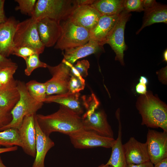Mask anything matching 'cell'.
<instances>
[{
	"instance_id": "obj_1",
	"label": "cell",
	"mask_w": 167,
	"mask_h": 167,
	"mask_svg": "<svg viewBox=\"0 0 167 167\" xmlns=\"http://www.w3.org/2000/svg\"><path fill=\"white\" fill-rule=\"evenodd\" d=\"M35 118L42 131L48 136L53 132L69 135L84 129L81 117L61 105L53 113L45 115L36 114Z\"/></svg>"
},
{
	"instance_id": "obj_2",
	"label": "cell",
	"mask_w": 167,
	"mask_h": 167,
	"mask_svg": "<svg viewBox=\"0 0 167 167\" xmlns=\"http://www.w3.org/2000/svg\"><path fill=\"white\" fill-rule=\"evenodd\" d=\"M136 107L142 117V125L167 132V105L157 96L147 91L138 98Z\"/></svg>"
},
{
	"instance_id": "obj_3",
	"label": "cell",
	"mask_w": 167,
	"mask_h": 167,
	"mask_svg": "<svg viewBox=\"0 0 167 167\" xmlns=\"http://www.w3.org/2000/svg\"><path fill=\"white\" fill-rule=\"evenodd\" d=\"M83 105L86 109L81 117L84 129L101 135L114 138L113 131L109 123L105 112L98 109L100 102L93 93L88 97L84 96Z\"/></svg>"
},
{
	"instance_id": "obj_4",
	"label": "cell",
	"mask_w": 167,
	"mask_h": 167,
	"mask_svg": "<svg viewBox=\"0 0 167 167\" xmlns=\"http://www.w3.org/2000/svg\"><path fill=\"white\" fill-rule=\"evenodd\" d=\"M17 88L19 93V98L10 112L11 121L1 128L0 131L11 128L18 130L24 117L28 115L36 114L43 105V103L36 101L30 95L24 82L17 81Z\"/></svg>"
},
{
	"instance_id": "obj_5",
	"label": "cell",
	"mask_w": 167,
	"mask_h": 167,
	"mask_svg": "<svg viewBox=\"0 0 167 167\" xmlns=\"http://www.w3.org/2000/svg\"><path fill=\"white\" fill-rule=\"evenodd\" d=\"M78 6L76 0H38L31 17L36 20L47 17L60 22Z\"/></svg>"
},
{
	"instance_id": "obj_6",
	"label": "cell",
	"mask_w": 167,
	"mask_h": 167,
	"mask_svg": "<svg viewBox=\"0 0 167 167\" xmlns=\"http://www.w3.org/2000/svg\"><path fill=\"white\" fill-rule=\"evenodd\" d=\"M60 36L54 45L57 49L65 50L79 46L89 40V31L75 24L69 18L62 21Z\"/></svg>"
},
{
	"instance_id": "obj_7",
	"label": "cell",
	"mask_w": 167,
	"mask_h": 167,
	"mask_svg": "<svg viewBox=\"0 0 167 167\" xmlns=\"http://www.w3.org/2000/svg\"><path fill=\"white\" fill-rule=\"evenodd\" d=\"M15 47L27 46L35 49L40 54L45 47L41 42L37 29V20L31 17L17 25L14 38Z\"/></svg>"
},
{
	"instance_id": "obj_8",
	"label": "cell",
	"mask_w": 167,
	"mask_h": 167,
	"mask_svg": "<svg viewBox=\"0 0 167 167\" xmlns=\"http://www.w3.org/2000/svg\"><path fill=\"white\" fill-rule=\"evenodd\" d=\"M131 15L130 12L124 10L120 14L104 43L109 45L115 54V60L119 61L122 66L124 65V52L127 49L124 40V30Z\"/></svg>"
},
{
	"instance_id": "obj_9",
	"label": "cell",
	"mask_w": 167,
	"mask_h": 167,
	"mask_svg": "<svg viewBox=\"0 0 167 167\" xmlns=\"http://www.w3.org/2000/svg\"><path fill=\"white\" fill-rule=\"evenodd\" d=\"M47 68L52 75L51 78L45 82L47 96L68 92L70 77L69 67L62 62L56 66L48 65Z\"/></svg>"
},
{
	"instance_id": "obj_10",
	"label": "cell",
	"mask_w": 167,
	"mask_h": 167,
	"mask_svg": "<svg viewBox=\"0 0 167 167\" xmlns=\"http://www.w3.org/2000/svg\"><path fill=\"white\" fill-rule=\"evenodd\" d=\"M76 148L85 149L96 147L111 148L115 139L101 135L94 132L82 130L69 135Z\"/></svg>"
},
{
	"instance_id": "obj_11",
	"label": "cell",
	"mask_w": 167,
	"mask_h": 167,
	"mask_svg": "<svg viewBox=\"0 0 167 167\" xmlns=\"http://www.w3.org/2000/svg\"><path fill=\"white\" fill-rule=\"evenodd\" d=\"M146 143L150 161L154 165L167 158V132L148 129Z\"/></svg>"
},
{
	"instance_id": "obj_12",
	"label": "cell",
	"mask_w": 167,
	"mask_h": 167,
	"mask_svg": "<svg viewBox=\"0 0 167 167\" xmlns=\"http://www.w3.org/2000/svg\"><path fill=\"white\" fill-rule=\"evenodd\" d=\"M35 114L25 116L20 127L18 130L23 145L22 148L26 154L34 158L36 155Z\"/></svg>"
},
{
	"instance_id": "obj_13",
	"label": "cell",
	"mask_w": 167,
	"mask_h": 167,
	"mask_svg": "<svg viewBox=\"0 0 167 167\" xmlns=\"http://www.w3.org/2000/svg\"><path fill=\"white\" fill-rule=\"evenodd\" d=\"M37 29L41 42L47 47L55 45L61 32L60 22L47 17L37 20Z\"/></svg>"
},
{
	"instance_id": "obj_14",
	"label": "cell",
	"mask_w": 167,
	"mask_h": 167,
	"mask_svg": "<svg viewBox=\"0 0 167 167\" xmlns=\"http://www.w3.org/2000/svg\"><path fill=\"white\" fill-rule=\"evenodd\" d=\"M101 15L90 5H85L77 6L68 18L75 24L90 31L96 25Z\"/></svg>"
},
{
	"instance_id": "obj_15",
	"label": "cell",
	"mask_w": 167,
	"mask_h": 167,
	"mask_svg": "<svg viewBox=\"0 0 167 167\" xmlns=\"http://www.w3.org/2000/svg\"><path fill=\"white\" fill-rule=\"evenodd\" d=\"M19 22L11 17L0 25V54L4 57L12 54L15 47L14 38Z\"/></svg>"
},
{
	"instance_id": "obj_16",
	"label": "cell",
	"mask_w": 167,
	"mask_h": 167,
	"mask_svg": "<svg viewBox=\"0 0 167 167\" xmlns=\"http://www.w3.org/2000/svg\"><path fill=\"white\" fill-rule=\"evenodd\" d=\"M123 147L127 164H139L150 161L146 143L131 137Z\"/></svg>"
},
{
	"instance_id": "obj_17",
	"label": "cell",
	"mask_w": 167,
	"mask_h": 167,
	"mask_svg": "<svg viewBox=\"0 0 167 167\" xmlns=\"http://www.w3.org/2000/svg\"><path fill=\"white\" fill-rule=\"evenodd\" d=\"M119 15H101L96 25L89 31V40L97 42L104 45Z\"/></svg>"
},
{
	"instance_id": "obj_18",
	"label": "cell",
	"mask_w": 167,
	"mask_h": 167,
	"mask_svg": "<svg viewBox=\"0 0 167 167\" xmlns=\"http://www.w3.org/2000/svg\"><path fill=\"white\" fill-rule=\"evenodd\" d=\"M36 155L32 167H45V159L49 151L54 146V142L44 134L40 128L35 118Z\"/></svg>"
},
{
	"instance_id": "obj_19",
	"label": "cell",
	"mask_w": 167,
	"mask_h": 167,
	"mask_svg": "<svg viewBox=\"0 0 167 167\" xmlns=\"http://www.w3.org/2000/svg\"><path fill=\"white\" fill-rule=\"evenodd\" d=\"M104 50L103 45L90 40L85 44L65 50L63 59L73 64L78 60Z\"/></svg>"
},
{
	"instance_id": "obj_20",
	"label": "cell",
	"mask_w": 167,
	"mask_h": 167,
	"mask_svg": "<svg viewBox=\"0 0 167 167\" xmlns=\"http://www.w3.org/2000/svg\"><path fill=\"white\" fill-rule=\"evenodd\" d=\"M44 102L59 104L79 115L83 113V96L81 97L79 92H68L62 94L47 96Z\"/></svg>"
},
{
	"instance_id": "obj_21",
	"label": "cell",
	"mask_w": 167,
	"mask_h": 167,
	"mask_svg": "<svg viewBox=\"0 0 167 167\" xmlns=\"http://www.w3.org/2000/svg\"><path fill=\"white\" fill-rule=\"evenodd\" d=\"M115 115L118 123V137L111 148V155L106 164L113 167H127L122 141V126L119 109L116 111Z\"/></svg>"
},
{
	"instance_id": "obj_22",
	"label": "cell",
	"mask_w": 167,
	"mask_h": 167,
	"mask_svg": "<svg viewBox=\"0 0 167 167\" xmlns=\"http://www.w3.org/2000/svg\"><path fill=\"white\" fill-rule=\"evenodd\" d=\"M142 24L137 31L139 34L145 27L153 24L164 23H167V7L166 5L157 3L153 7L144 11Z\"/></svg>"
},
{
	"instance_id": "obj_23",
	"label": "cell",
	"mask_w": 167,
	"mask_h": 167,
	"mask_svg": "<svg viewBox=\"0 0 167 167\" xmlns=\"http://www.w3.org/2000/svg\"><path fill=\"white\" fill-rule=\"evenodd\" d=\"M124 0H97L90 5L101 15H119L124 10Z\"/></svg>"
},
{
	"instance_id": "obj_24",
	"label": "cell",
	"mask_w": 167,
	"mask_h": 167,
	"mask_svg": "<svg viewBox=\"0 0 167 167\" xmlns=\"http://www.w3.org/2000/svg\"><path fill=\"white\" fill-rule=\"evenodd\" d=\"M19 94L15 88L0 90V107L10 112L19 100Z\"/></svg>"
},
{
	"instance_id": "obj_25",
	"label": "cell",
	"mask_w": 167,
	"mask_h": 167,
	"mask_svg": "<svg viewBox=\"0 0 167 167\" xmlns=\"http://www.w3.org/2000/svg\"><path fill=\"white\" fill-rule=\"evenodd\" d=\"M17 68L16 64L0 69V90L17 87L14 75Z\"/></svg>"
},
{
	"instance_id": "obj_26",
	"label": "cell",
	"mask_w": 167,
	"mask_h": 167,
	"mask_svg": "<svg viewBox=\"0 0 167 167\" xmlns=\"http://www.w3.org/2000/svg\"><path fill=\"white\" fill-rule=\"evenodd\" d=\"M2 146L6 147L18 146L22 148L18 129L11 128L0 131V147Z\"/></svg>"
},
{
	"instance_id": "obj_27",
	"label": "cell",
	"mask_w": 167,
	"mask_h": 167,
	"mask_svg": "<svg viewBox=\"0 0 167 167\" xmlns=\"http://www.w3.org/2000/svg\"><path fill=\"white\" fill-rule=\"evenodd\" d=\"M25 86L29 94L34 99L40 102H45L47 96L45 82L31 80L26 83Z\"/></svg>"
},
{
	"instance_id": "obj_28",
	"label": "cell",
	"mask_w": 167,
	"mask_h": 167,
	"mask_svg": "<svg viewBox=\"0 0 167 167\" xmlns=\"http://www.w3.org/2000/svg\"><path fill=\"white\" fill-rule=\"evenodd\" d=\"M62 62L67 65L70 68V74L79 75L82 77H86L88 75V70L90 67V63L87 60L77 61L76 64L74 65L63 59Z\"/></svg>"
},
{
	"instance_id": "obj_29",
	"label": "cell",
	"mask_w": 167,
	"mask_h": 167,
	"mask_svg": "<svg viewBox=\"0 0 167 167\" xmlns=\"http://www.w3.org/2000/svg\"><path fill=\"white\" fill-rule=\"evenodd\" d=\"M39 55L37 54H33L25 60L26 67L24 73L27 76H30L32 72L37 68H47L48 65L40 60Z\"/></svg>"
},
{
	"instance_id": "obj_30",
	"label": "cell",
	"mask_w": 167,
	"mask_h": 167,
	"mask_svg": "<svg viewBox=\"0 0 167 167\" xmlns=\"http://www.w3.org/2000/svg\"><path fill=\"white\" fill-rule=\"evenodd\" d=\"M70 75L68 92L72 93H79L85 88V80L80 76L72 74Z\"/></svg>"
},
{
	"instance_id": "obj_31",
	"label": "cell",
	"mask_w": 167,
	"mask_h": 167,
	"mask_svg": "<svg viewBox=\"0 0 167 167\" xmlns=\"http://www.w3.org/2000/svg\"><path fill=\"white\" fill-rule=\"evenodd\" d=\"M18 5L15 10H19L23 14L32 16L36 2V0H15Z\"/></svg>"
},
{
	"instance_id": "obj_32",
	"label": "cell",
	"mask_w": 167,
	"mask_h": 167,
	"mask_svg": "<svg viewBox=\"0 0 167 167\" xmlns=\"http://www.w3.org/2000/svg\"><path fill=\"white\" fill-rule=\"evenodd\" d=\"M124 10L130 12L144 11L142 0H124Z\"/></svg>"
},
{
	"instance_id": "obj_33",
	"label": "cell",
	"mask_w": 167,
	"mask_h": 167,
	"mask_svg": "<svg viewBox=\"0 0 167 167\" xmlns=\"http://www.w3.org/2000/svg\"><path fill=\"white\" fill-rule=\"evenodd\" d=\"M36 54H39L37 51L33 48L28 46H24L15 47L12 54L21 57L25 60L28 57Z\"/></svg>"
},
{
	"instance_id": "obj_34",
	"label": "cell",
	"mask_w": 167,
	"mask_h": 167,
	"mask_svg": "<svg viewBox=\"0 0 167 167\" xmlns=\"http://www.w3.org/2000/svg\"><path fill=\"white\" fill-rule=\"evenodd\" d=\"M12 119L10 112L6 111L0 107V129L10 123Z\"/></svg>"
},
{
	"instance_id": "obj_35",
	"label": "cell",
	"mask_w": 167,
	"mask_h": 167,
	"mask_svg": "<svg viewBox=\"0 0 167 167\" xmlns=\"http://www.w3.org/2000/svg\"><path fill=\"white\" fill-rule=\"evenodd\" d=\"M16 64L11 59L4 57L0 54V69Z\"/></svg>"
},
{
	"instance_id": "obj_36",
	"label": "cell",
	"mask_w": 167,
	"mask_h": 167,
	"mask_svg": "<svg viewBox=\"0 0 167 167\" xmlns=\"http://www.w3.org/2000/svg\"><path fill=\"white\" fill-rule=\"evenodd\" d=\"M167 66L162 68L156 72L159 80L164 84H167Z\"/></svg>"
},
{
	"instance_id": "obj_37",
	"label": "cell",
	"mask_w": 167,
	"mask_h": 167,
	"mask_svg": "<svg viewBox=\"0 0 167 167\" xmlns=\"http://www.w3.org/2000/svg\"><path fill=\"white\" fill-rule=\"evenodd\" d=\"M142 2L143 11L153 7L158 3L155 0H142Z\"/></svg>"
},
{
	"instance_id": "obj_38",
	"label": "cell",
	"mask_w": 167,
	"mask_h": 167,
	"mask_svg": "<svg viewBox=\"0 0 167 167\" xmlns=\"http://www.w3.org/2000/svg\"><path fill=\"white\" fill-rule=\"evenodd\" d=\"M5 2L4 0H0V25L6 22L7 19L4 9Z\"/></svg>"
},
{
	"instance_id": "obj_39",
	"label": "cell",
	"mask_w": 167,
	"mask_h": 167,
	"mask_svg": "<svg viewBox=\"0 0 167 167\" xmlns=\"http://www.w3.org/2000/svg\"><path fill=\"white\" fill-rule=\"evenodd\" d=\"M135 91L139 94H145L147 91L146 85L139 83L135 86Z\"/></svg>"
},
{
	"instance_id": "obj_40",
	"label": "cell",
	"mask_w": 167,
	"mask_h": 167,
	"mask_svg": "<svg viewBox=\"0 0 167 167\" xmlns=\"http://www.w3.org/2000/svg\"><path fill=\"white\" fill-rule=\"evenodd\" d=\"M154 165L150 161L139 164H129L127 165V167H154Z\"/></svg>"
},
{
	"instance_id": "obj_41",
	"label": "cell",
	"mask_w": 167,
	"mask_h": 167,
	"mask_svg": "<svg viewBox=\"0 0 167 167\" xmlns=\"http://www.w3.org/2000/svg\"><path fill=\"white\" fill-rule=\"evenodd\" d=\"M18 149L17 146H13L10 147L4 148H0V154L10 152H13L17 150Z\"/></svg>"
},
{
	"instance_id": "obj_42",
	"label": "cell",
	"mask_w": 167,
	"mask_h": 167,
	"mask_svg": "<svg viewBox=\"0 0 167 167\" xmlns=\"http://www.w3.org/2000/svg\"><path fill=\"white\" fill-rule=\"evenodd\" d=\"M78 6L90 5L94 2V0H76Z\"/></svg>"
},
{
	"instance_id": "obj_43",
	"label": "cell",
	"mask_w": 167,
	"mask_h": 167,
	"mask_svg": "<svg viewBox=\"0 0 167 167\" xmlns=\"http://www.w3.org/2000/svg\"><path fill=\"white\" fill-rule=\"evenodd\" d=\"M154 167H167V158L163 159L154 165Z\"/></svg>"
},
{
	"instance_id": "obj_44",
	"label": "cell",
	"mask_w": 167,
	"mask_h": 167,
	"mask_svg": "<svg viewBox=\"0 0 167 167\" xmlns=\"http://www.w3.org/2000/svg\"><path fill=\"white\" fill-rule=\"evenodd\" d=\"M140 83L147 85L148 83V80L147 78L144 76H141L139 79Z\"/></svg>"
},
{
	"instance_id": "obj_45",
	"label": "cell",
	"mask_w": 167,
	"mask_h": 167,
	"mask_svg": "<svg viewBox=\"0 0 167 167\" xmlns=\"http://www.w3.org/2000/svg\"><path fill=\"white\" fill-rule=\"evenodd\" d=\"M163 61L167 62V50L165 49L163 54Z\"/></svg>"
},
{
	"instance_id": "obj_46",
	"label": "cell",
	"mask_w": 167,
	"mask_h": 167,
	"mask_svg": "<svg viewBox=\"0 0 167 167\" xmlns=\"http://www.w3.org/2000/svg\"><path fill=\"white\" fill-rule=\"evenodd\" d=\"M0 167H7L3 163L0 156Z\"/></svg>"
},
{
	"instance_id": "obj_47",
	"label": "cell",
	"mask_w": 167,
	"mask_h": 167,
	"mask_svg": "<svg viewBox=\"0 0 167 167\" xmlns=\"http://www.w3.org/2000/svg\"><path fill=\"white\" fill-rule=\"evenodd\" d=\"M98 167H113L110 165H109L106 164H102L101 165H99Z\"/></svg>"
}]
</instances>
